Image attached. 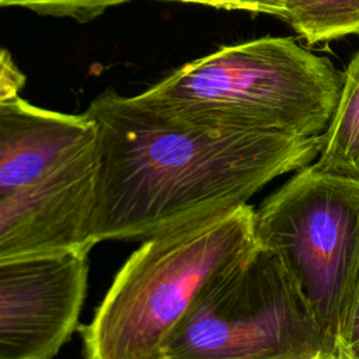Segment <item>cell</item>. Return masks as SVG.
<instances>
[{
	"label": "cell",
	"instance_id": "6da1fadb",
	"mask_svg": "<svg viewBox=\"0 0 359 359\" xmlns=\"http://www.w3.org/2000/svg\"><path fill=\"white\" fill-rule=\"evenodd\" d=\"M97 126L90 236L146 238L241 205L275 178L311 164L324 133L217 125L175 116L115 90L86 109Z\"/></svg>",
	"mask_w": 359,
	"mask_h": 359
},
{
	"label": "cell",
	"instance_id": "7a4b0ae2",
	"mask_svg": "<svg viewBox=\"0 0 359 359\" xmlns=\"http://www.w3.org/2000/svg\"><path fill=\"white\" fill-rule=\"evenodd\" d=\"M342 84L328 57L292 36H262L187 62L133 98L194 121L316 136L327 130Z\"/></svg>",
	"mask_w": 359,
	"mask_h": 359
},
{
	"label": "cell",
	"instance_id": "3957f363",
	"mask_svg": "<svg viewBox=\"0 0 359 359\" xmlns=\"http://www.w3.org/2000/svg\"><path fill=\"white\" fill-rule=\"evenodd\" d=\"M247 203L146 237L81 327L86 359H161L202 292L257 245Z\"/></svg>",
	"mask_w": 359,
	"mask_h": 359
},
{
	"label": "cell",
	"instance_id": "277c9868",
	"mask_svg": "<svg viewBox=\"0 0 359 359\" xmlns=\"http://www.w3.org/2000/svg\"><path fill=\"white\" fill-rule=\"evenodd\" d=\"M257 241L282 262L337 359L359 268V175L297 172L254 212Z\"/></svg>",
	"mask_w": 359,
	"mask_h": 359
},
{
	"label": "cell",
	"instance_id": "5b68a950",
	"mask_svg": "<svg viewBox=\"0 0 359 359\" xmlns=\"http://www.w3.org/2000/svg\"><path fill=\"white\" fill-rule=\"evenodd\" d=\"M167 359H314L323 341L279 258L257 243L216 278L177 324Z\"/></svg>",
	"mask_w": 359,
	"mask_h": 359
},
{
	"label": "cell",
	"instance_id": "8992f818",
	"mask_svg": "<svg viewBox=\"0 0 359 359\" xmlns=\"http://www.w3.org/2000/svg\"><path fill=\"white\" fill-rule=\"evenodd\" d=\"M88 252L0 265V359H53L79 328Z\"/></svg>",
	"mask_w": 359,
	"mask_h": 359
},
{
	"label": "cell",
	"instance_id": "52a82bcc",
	"mask_svg": "<svg viewBox=\"0 0 359 359\" xmlns=\"http://www.w3.org/2000/svg\"><path fill=\"white\" fill-rule=\"evenodd\" d=\"M97 157L95 142L38 182L0 196V265L90 252Z\"/></svg>",
	"mask_w": 359,
	"mask_h": 359
},
{
	"label": "cell",
	"instance_id": "ba28073f",
	"mask_svg": "<svg viewBox=\"0 0 359 359\" xmlns=\"http://www.w3.org/2000/svg\"><path fill=\"white\" fill-rule=\"evenodd\" d=\"M97 142L84 112L67 114L20 95L0 101V196L29 187Z\"/></svg>",
	"mask_w": 359,
	"mask_h": 359
},
{
	"label": "cell",
	"instance_id": "9c48e42d",
	"mask_svg": "<svg viewBox=\"0 0 359 359\" xmlns=\"http://www.w3.org/2000/svg\"><path fill=\"white\" fill-rule=\"evenodd\" d=\"M313 163L327 172L359 175V50L344 72L334 116L324 132L323 149Z\"/></svg>",
	"mask_w": 359,
	"mask_h": 359
},
{
	"label": "cell",
	"instance_id": "30bf717a",
	"mask_svg": "<svg viewBox=\"0 0 359 359\" xmlns=\"http://www.w3.org/2000/svg\"><path fill=\"white\" fill-rule=\"evenodd\" d=\"M307 43L359 34V0H289L283 15Z\"/></svg>",
	"mask_w": 359,
	"mask_h": 359
},
{
	"label": "cell",
	"instance_id": "8fae6325",
	"mask_svg": "<svg viewBox=\"0 0 359 359\" xmlns=\"http://www.w3.org/2000/svg\"><path fill=\"white\" fill-rule=\"evenodd\" d=\"M133 0H0L3 7H22L39 15L72 18L88 22L104 14L108 8Z\"/></svg>",
	"mask_w": 359,
	"mask_h": 359
},
{
	"label": "cell",
	"instance_id": "7c38bea8",
	"mask_svg": "<svg viewBox=\"0 0 359 359\" xmlns=\"http://www.w3.org/2000/svg\"><path fill=\"white\" fill-rule=\"evenodd\" d=\"M185 4H199L222 10H241L252 14H268L280 18L289 0H161Z\"/></svg>",
	"mask_w": 359,
	"mask_h": 359
},
{
	"label": "cell",
	"instance_id": "4fadbf2b",
	"mask_svg": "<svg viewBox=\"0 0 359 359\" xmlns=\"http://www.w3.org/2000/svg\"><path fill=\"white\" fill-rule=\"evenodd\" d=\"M337 359H359V268Z\"/></svg>",
	"mask_w": 359,
	"mask_h": 359
},
{
	"label": "cell",
	"instance_id": "5bb4252c",
	"mask_svg": "<svg viewBox=\"0 0 359 359\" xmlns=\"http://www.w3.org/2000/svg\"><path fill=\"white\" fill-rule=\"evenodd\" d=\"M25 74L15 65L7 49L0 56V101L14 95H20V91L25 86Z\"/></svg>",
	"mask_w": 359,
	"mask_h": 359
},
{
	"label": "cell",
	"instance_id": "9a60e30c",
	"mask_svg": "<svg viewBox=\"0 0 359 359\" xmlns=\"http://www.w3.org/2000/svg\"><path fill=\"white\" fill-rule=\"evenodd\" d=\"M3 50H4V48H1V46H0V56H1V53H3Z\"/></svg>",
	"mask_w": 359,
	"mask_h": 359
},
{
	"label": "cell",
	"instance_id": "2e32d148",
	"mask_svg": "<svg viewBox=\"0 0 359 359\" xmlns=\"http://www.w3.org/2000/svg\"><path fill=\"white\" fill-rule=\"evenodd\" d=\"M161 359H167V358H161Z\"/></svg>",
	"mask_w": 359,
	"mask_h": 359
},
{
	"label": "cell",
	"instance_id": "e0dca14e",
	"mask_svg": "<svg viewBox=\"0 0 359 359\" xmlns=\"http://www.w3.org/2000/svg\"><path fill=\"white\" fill-rule=\"evenodd\" d=\"M314 359H318V358H314Z\"/></svg>",
	"mask_w": 359,
	"mask_h": 359
}]
</instances>
